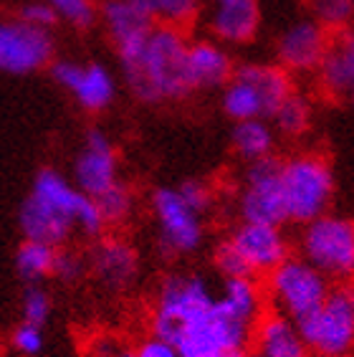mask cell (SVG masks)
<instances>
[{
	"label": "cell",
	"instance_id": "obj_1",
	"mask_svg": "<svg viewBox=\"0 0 354 357\" xmlns=\"http://www.w3.org/2000/svg\"><path fill=\"white\" fill-rule=\"evenodd\" d=\"M23 238L41 241L54 248L66 246L74 234L102 238L104 218L94 198L84 195L63 172L46 167L36 175L28 198L18 213Z\"/></svg>",
	"mask_w": 354,
	"mask_h": 357
},
{
	"label": "cell",
	"instance_id": "obj_2",
	"mask_svg": "<svg viewBox=\"0 0 354 357\" xmlns=\"http://www.w3.org/2000/svg\"><path fill=\"white\" fill-rule=\"evenodd\" d=\"M187 36L180 28L155 26L142 41L116 51L119 69L134 99L144 104L183 102L192 91L187 79Z\"/></svg>",
	"mask_w": 354,
	"mask_h": 357
},
{
	"label": "cell",
	"instance_id": "obj_3",
	"mask_svg": "<svg viewBox=\"0 0 354 357\" xmlns=\"http://www.w3.org/2000/svg\"><path fill=\"white\" fill-rule=\"evenodd\" d=\"M284 218L293 226L329 213L337 198V172L319 152H296L279 160Z\"/></svg>",
	"mask_w": 354,
	"mask_h": 357
},
{
	"label": "cell",
	"instance_id": "obj_4",
	"mask_svg": "<svg viewBox=\"0 0 354 357\" xmlns=\"http://www.w3.org/2000/svg\"><path fill=\"white\" fill-rule=\"evenodd\" d=\"M299 256L329 282L344 284L354 271V223L349 215L329 213L304 223L299 231Z\"/></svg>",
	"mask_w": 354,
	"mask_h": 357
},
{
	"label": "cell",
	"instance_id": "obj_5",
	"mask_svg": "<svg viewBox=\"0 0 354 357\" xmlns=\"http://www.w3.org/2000/svg\"><path fill=\"white\" fill-rule=\"evenodd\" d=\"M215 289L198 271H172L160 282L152 302V335L170 342L175 332L210 310Z\"/></svg>",
	"mask_w": 354,
	"mask_h": 357
},
{
	"label": "cell",
	"instance_id": "obj_6",
	"mask_svg": "<svg viewBox=\"0 0 354 357\" xmlns=\"http://www.w3.org/2000/svg\"><path fill=\"white\" fill-rule=\"evenodd\" d=\"M266 302H271L273 312L299 322L311 310H316L324 296L329 294L332 282L316 271L311 264H307L301 256H286L276 268H271L263 276Z\"/></svg>",
	"mask_w": 354,
	"mask_h": 357
},
{
	"label": "cell",
	"instance_id": "obj_7",
	"mask_svg": "<svg viewBox=\"0 0 354 357\" xmlns=\"http://www.w3.org/2000/svg\"><path fill=\"white\" fill-rule=\"evenodd\" d=\"M299 335L311 355H352L354 291L349 284H332L324 302L301 317Z\"/></svg>",
	"mask_w": 354,
	"mask_h": 357
},
{
	"label": "cell",
	"instance_id": "obj_8",
	"mask_svg": "<svg viewBox=\"0 0 354 357\" xmlns=\"http://www.w3.org/2000/svg\"><path fill=\"white\" fill-rule=\"evenodd\" d=\"M152 215L157 228V246L167 259L192 256L205 243L203 215L185 203L177 188H157L152 192Z\"/></svg>",
	"mask_w": 354,
	"mask_h": 357
},
{
	"label": "cell",
	"instance_id": "obj_9",
	"mask_svg": "<svg viewBox=\"0 0 354 357\" xmlns=\"http://www.w3.org/2000/svg\"><path fill=\"white\" fill-rule=\"evenodd\" d=\"M236 213L248 223L284 226V200H281L279 160L266 158L248 162L236 188Z\"/></svg>",
	"mask_w": 354,
	"mask_h": 357
},
{
	"label": "cell",
	"instance_id": "obj_10",
	"mask_svg": "<svg viewBox=\"0 0 354 357\" xmlns=\"http://www.w3.org/2000/svg\"><path fill=\"white\" fill-rule=\"evenodd\" d=\"M56 41L51 31L28 26L21 18L0 21V71L33 74L46 69L54 59Z\"/></svg>",
	"mask_w": 354,
	"mask_h": 357
},
{
	"label": "cell",
	"instance_id": "obj_11",
	"mask_svg": "<svg viewBox=\"0 0 354 357\" xmlns=\"http://www.w3.org/2000/svg\"><path fill=\"white\" fill-rule=\"evenodd\" d=\"M225 243L236 251L245 271L251 276H266L271 268L279 266L286 256H291V241L284 234V226L273 223H248L238 220L233 226Z\"/></svg>",
	"mask_w": 354,
	"mask_h": 357
},
{
	"label": "cell",
	"instance_id": "obj_12",
	"mask_svg": "<svg viewBox=\"0 0 354 357\" xmlns=\"http://www.w3.org/2000/svg\"><path fill=\"white\" fill-rule=\"evenodd\" d=\"M51 76L61 89L74 96V102L84 112H91V114L109 109L116 99V89H119L114 74L96 61L82 63L61 59L51 66Z\"/></svg>",
	"mask_w": 354,
	"mask_h": 357
},
{
	"label": "cell",
	"instance_id": "obj_13",
	"mask_svg": "<svg viewBox=\"0 0 354 357\" xmlns=\"http://www.w3.org/2000/svg\"><path fill=\"white\" fill-rule=\"evenodd\" d=\"M71 183L88 198H99L119 183V155L104 130H88L84 135V142L74 158Z\"/></svg>",
	"mask_w": 354,
	"mask_h": 357
},
{
	"label": "cell",
	"instance_id": "obj_14",
	"mask_svg": "<svg viewBox=\"0 0 354 357\" xmlns=\"http://www.w3.org/2000/svg\"><path fill=\"white\" fill-rule=\"evenodd\" d=\"M88 261V274L109 294H127L139 282V254L127 238L104 236L94 243Z\"/></svg>",
	"mask_w": 354,
	"mask_h": 357
},
{
	"label": "cell",
	"instance_id": "obj_15",
	"mask_svg": "<svg viewBox=\"0 0 354 357\" xmlns=\"http://www.w3.org/2000/svg\"><path fill=\"white\" fill-rule=\"evenodd\" d=\"M327 28H321L314 18H301L293 21L288 28H284L276 38V63L288 74H314L319 66L321 56L329 46Z\"/></svg>",
	"mask_w": 354,
	"mask_h": 357
},
{
	"label": "cell",
	"instance_id": "obj_16",
	"mask_svg": "<svg viewBox=\"0 0 354 357\" xmlns=\"http://www.w3.org/2000/svg\"><path fill=\"white\" fill-rule=\"evenodd\" d=\"M316 74V89L332 102H347L354 91V38L352 31L332 33L329 46L321 56Z\"/></svg>",
	"mask_w": 354,
	"mask_h": 357
},
{
	"label": "cell",
	"instance_id": "obj_17",
	"mask_svg": "<svg viewBox=\"0 0 354 357\" xmlns=\"http://www.w3.org/2000/svg\"><path fill=\"white\" fill-rule=\"evenodd\" d=\"M210 36L223 46H245L259 36L261 6L259 0H208Z\"/></svg>",
	"mask_w": 354,
	"mask_h": 357
},
{
	"label": "cell",
	"instance_id": "obj_18",
	"mask_svg": "<svg viewBox=\"0 0 354 357\" xmlns=\"http://www.w3.org/2000/svg\"><path fill=\"white\" fill-rule=\"evenodd\" d=\"M236 63L228 46L215 38H198L187 43V79L195 89H223L231 82Z\"/></svg>",
	"mask_w": 354,
	"mask_h": 357
},
{
	"label": "cell",
	"instance_id": "obj_19",
	"mask_svg": "<svg viewBox=\"0 0 354 357\" xmlns=\"http://www.w3.org/2000/svg\"><path fill=\"white\" fill-rule=\"evenodd\" d=\"M251 344L259 357H311L296 322L273 310H266L253 324Z\"/></svg>",
	"mask_w": 354,
	"mask_h": 357
},
{
	"label": "cell",
	"instance_id": "obj_20",
	"mask_svg": "<svg viewBox=\"0 0 354 357\" xmlns=\"http://www.w3.org/2000/svg\"><path fill=\"white\" fill-rule=\"evenodd\" d=\"M99 21L116 51L139 43L157 26L139 0H104L99 6Z\"/></svg>",
	"mask_w": 354,
	"mask_h": 357
},
{
	"label": "cell",
	"instance_id": "obj_21",
	"mask_svg": "<svg viewBox=\"0 0 354 357\" xmlns=\"http://www.w3.org/2000/svg\"><path fill=\"white\" fill-rule=\"evenodd\" d=\"M233 74L238 76V79H243V82L256 91V96H259L261 104H263L266 117H271L273 109H276L288 94L296 91L293 89V76L281 69L279 63L248 61V63H240Z\"/></svg>",
	"mask_w": 354,
	"mask_h": 357
},
{
	"label": "cell",
	"instance_id": "obj_22",
	"mask_svg": "<svg viewBox=\"0 0 354 357\" xmlns=\"http://www.w3.org/2000/svg\"><path fill=\"white\" fill-rule=\"evenodd\" d=\"M215 299H218L233 317H238L240 322H245V324H256L259 317L268 310L263 284H261L256 276L223 279V287H220V291L215 294Z\"/></svg>",
	"mask_w": 354,
	"mask_h": 357
},
{
	"label": "cell",
	"instance_id": "obj_23",
	"mask_svg": "<svg viewBox=\"0 0 354 357\" xmlns=\"http://www.w3.org/2000/svg\"><path fill=\"white\" fill-rule=\"evenodd\" d=\"M233 150H236V155L243 160L245 165L256 162V160L273 158V150H276V130L266 119L236 122V127H233Z\"/></svg>",
	"mask_w": 354,
	"mask_h": 357
},
{
	"label": "cell",
	"instance_id": "obj_24",
	"mask_svg": "<svg viewBox=\"0 0 354 357\" xmlns=\"http://www.w3.org/2000/svg\"><path fill=\"white\" fill-rule=\"evenodd\" d=\"M220 107L228 114V119L233 122H245V119H266L263 104L256 96V91L233 74L231 82L223 86V94H220Z\"/></svg>",
	"mask_w": 354,
	"mask_h": 357
},
{
	"label": "cell",
	"instance_id": "obj_25",
	"mask_svg": "<svg viewBox=\"0 0 354 357\" xmlns=\"http://www.w3.org/2000/svg\"><path fill=\"white\" fill-rule=\"evenodd\" d=\"M56 248L41 241H23L15 251V268L26 284H38L54 274Z\"/></svg>",
	"mask_w": 354,
	"mask_h": 357
},
{
	"label": "cell",
	"instance_id": "obj_26",
	"mask_svg": "<svg viewBox=\"0 0 354 357\" xmlns=\"http://www.w3.org/2000/svg\"><path fill=\"white\" fill-rule=\"evenodd\" d=\"M311 117H314L311 102H309L307 96H301L293 91V94H288L286 99L273 109L271 127L279 132V135H284V137H301V135L311 127Z\"/></svg>",
	"mask_w": 354,
	"mask_h": 357
},
{
	"label": "cell",
	"instance_id": "obj_27",
	"mask_svg": "<svg viewBox=\"0 0 354 357\" xmlns=\"http://www.w3.org/2000/svg\"><path fill=\"white\" fill-rule=\"evenodd\" d=\"M139 3L147 8L157 26H172L180 31L192 26L200 13V0H139Z\"/></svg>",
	"mask_w": 354,
	"mask_h": 357
},
{
	"label": "cell",
	"instance_id": "obj_28",
	"mask_svg": "<svg viewBox=\"0 0 354 357\" xmlns=\"http://www.w3.org/2000/svg\"><path fill=\"white\" fill-rule=\"evenodd\" d=\"M94 203L104 218V226H122L124 220H130V215L134 213V192L122 180L107 192H102L99 198H94Z\"/></svg>",
	"mask_w": 354,
	"mask_h": 357
},
{
	"label": "cell",
	"instance_id": "obj_29",
	"mask_svg": "<svg viewBox=\"0 0 354 357\" xmlns=\"http://www.w3.org/2000/svg\"><path fill=\"white\" fill-rule=\"evenodd\" d=\"M43 3L54 10L56 21L76 31H88L99 21V6L94 0H43Z\"/></svg>",
	"mask_w": 354,
	"mask_h": 357
},
{
	"label": "cell",
	"instance_id": "obj_30",
	"mask_svg": "<svg viewBox=\"0 0 354 357\" xmlns=\"http://www.w3.org/2000/svg\"><path fill=\"white\" fill-rule=\"evenodd\" d=\"M311 8V18L321 28H327L329 33H339L347 31L352 23L354 0H309Z\"/></svg>",
	"mask_w": 354,
	"mask_h": 357
},
{
	"label": "cell",
	"instance_id": "obj_31",
	"mask_svg": "<svg viewBox=\"0 0 354 357\" xmlns=\"http://www.w3.org/2000/svg\"><path fill=\"white\" fill-rule=\"evenodd\" d=\"M51 312H54L51 294H48L41 284H28L26 291H23V299H21V319L23 322L46 327V322L51 319Z\"/></svg>",
	"mask_w": 354,
	"mask_h": 357
},
{
	"label": "cell",
	"instance_id": "obj_32",
	"mask_svg": "<svg viewBox=\"0 0 354 357\" xmlns=\"http://www.w3.org/2000/svg\"><path fill=\"white\" fill-rule=\"evenodd\" d=\"M86 274H88V261L82 251L68 248V246L56 248L54 274L51 276H56V279L63 284H79Z\"/></svg>",
	"mask_w": 354,
	"mask_h": 357
},
{
	"label": "cell",
	"instance_id": "obj_33",
	"mask_svg": "<svg viewBox=\"0 0 354 357\" xmlns=\"http://www.w3.org/2000/svg\"><path fill=\"white\" fill-rule=\"evenodd\" d=\"M43 344H46V340H43V327H38V324L21 322L13 330V335H10V347L23 357L41 355Z\"/></svg>",
	"mask_w": 354,
	"mask_h": 357
},
{
	"label": "cell",
	"instance_id": "obj_34",
	"mask_svg": "<svg viewBox=\"0 0 354 357\" xmlns=\"http://www.w3.org/2000/svg\"><path fill=\"white\" fill-rule=\"evenodd\" d=\"M86 357H134L130 344H124L122 340L111 332H102L88 340Z\"/></svg>",
	"mask_w": 354,
	"mask_h": 357
},
{
	"label": "cell",
	"instance_id": "obj_35",
	"mask_svg": "<svg viewBox=\"0 0 354 357\" xmlns=\"http://www.w3.org/2000/svg\"><path fill=\"white\" fill-rule=\"evenodd\" d=\"M177 192L185 198V203L190 208H195L200 215H205L213 206V192L210 188L200 183V180H185L183 185H177Z\"/></svg>",
	"mask_w": 354,
	"mask_h": 357
},
{
	"label": "cell",
	"instance_id": "obj_36",
	"mask_svg": "<svg viewBox=\"0 0 354 357\" xmlns=\"http://www.w3.org/2000/svg\"><path fill=\"white\" fill-rule=\"evenodd\" d=\"M18 18H21L23 23H28V26L43 28V31H51V28L59 23L56 21L54 10H51L43 0H26L21 8V13H18Z\"/></svg>",
	"mask_w": 354,
	"mask_h": 357
},
{
	"label": "cell",
	"instance_id": "obj_37",
	"mask_svg": "<svg viewBox=\"0 0 354 357\" xmlns=\"http://www.w3.org/2000/svg\"><path fill=\"white\" fill-rule=\"evenodd\" d=\"M132 352H134V357H180L175 344L157 335L142 337V340L132 347Z\"/></svg>",
	"mask_w": 354,
	"mask_h": 357
},
{
	"label": "cell",
	"instance_id": "obj_38",
	"mask_svg": "<svg viewBox=\"0 0 354 357\" xmlns=\"http://www.w3.org/2000/svg\"><path fill=\"white\" fill-rule=\"evenodd\" d=\"M311 357H352V355H311Z\"/></svg>",
	"mask_w": 354,
	"mask_h": 357
},
{
	"label": "cell",
	"instance_id": "obj_39",
	"mask_svg": "<svg viewBox=\"0 0 354 357\" xmlns=\"http://www.w3.org/2000/svg\"><path fill=\"white\" fill-rule=\"evenodd\" d=\"M240 357H259V355H256V352H243Z\"/></svg>",
	"mask_w": 354,
	"mask_h": 357
},
{
	"label": "cell",
	"instance_id": "obj_40",
	"mask_svg": "<svg viewBox=\"0 0 354 357\" xmlns=\"http://www.w3.org/2000/svg\"><path fill=\"white\" fill-rule=\"evenodd\" d=\"M218 357H220V355H218ZM238 357H240V355H238Z\"/></svg>",
	"mask_w": 354,
	"mask_h": 357
}]
</instances>
